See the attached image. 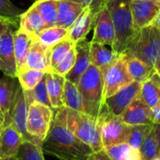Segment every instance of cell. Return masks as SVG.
I'll return each mask as SVG.
<instances>
[{
    "label": "cell",
    "instance_id": "1",
    "mask_svg": "<svg viewBox=\"0 0 160 160\" xmlns=\"http://www.w3.org/2000/svg\"><path fill=\"white\" fill-rule=\"evenodd\" d=\"M67 108L54 110L53 119L41 149L43 154L60 160H84L94 151L80 141L67 127Z\"/></svg>",
    "mask_w": 160,
    "mask_h": 160
},
{
    "label": "cell",
    "instance_id": "2",
    "mask_svg": "<svg viewBox=\"0 0 160 160\" xmlns=\"http://www.w3.org/2000/svg\"><path fill=\"white\" fill-rule=\"evenodd\" d=\"M130 0H107L114 27V42L112 47L117 54H123L138 34L129 8Z\"/></svg>",
    "mask_w": 160,
    "mask_h": 160
},
{
    "label": "cell",
    "instance_id": "3",
    "mask_svg": "<svg viewBox=\"0 0 160 160\" xmlns=\"http://www.w3.org/2000/svg\"><path fill=\"white\" fill-rule=\"evenodd\" d=\"M82 96L85 113L98 118L104 107V74L94 65H90L77 84Z\"/></svg>",
    "mask_w": 160,
    "mask_h": 160
},
{
    "label": "cell",
    "instance_id": "4",
    "mask_svg": "<svg viewBox=\"0 0 160 160\" xmlns=\"http://www.w3.org/2000/svg\"><path fill=\"white\" fill-rule=\"evenodd\" d=\"M67 127L82 142L87 144L94 153L103 150L98 119L83 112L67 108Z\"/></svg>",
    "mask_w": 160,
    "mask_h": 160
},
{
    "label": "cell",
    "instance_id": "5",
    "mask_svg": "<svg viewBox=\"0 0 160 160\" xmlns=\"http://www.w3.org/2000/svg\"><path fill=\"white\" fill-rule=\"evenodd\" d=\"M123 54L135 57L154 68L160 59V32L152 25L140 29Z\"/></svg>",
    "mask_w": 160,
    "mask_h": 160
},
{
    "label": "cell",
    "instance_id": "6",
    "mask_svg": "<svg viewBox=\"0 0 160 160\" xmlns=\"http://www.w3.org/2000/svg\"><path fill=\"white\" fill-rule=\"evenodd\" d=\"M53 115L54 110L43 104L33 102L28 106L26 130L40 147L48 135Z\"/></svg>",
    "mask_w": 160,
    "mask_h": 160
},
{
    "label": "cell",
    "instance_id": "7",
    "mask_svg": "<svg viewBox=\"0 0 160 160\" xmlns=\"http://www.w3.org/2000/svg\"><path fill=\"white\" fill-rule=\"evenodd\" d=\"M98 119L103 149L126 142L131 126L124 123L120 116H113L104 110Z\"/></svg>",
    "mask_w": 160,
    "mask_h": 160
},
{
    "label": "cell",
    "instance_id": "8",
    "mask_svg": "<svg viewBox=\"0 0 160 160\" xmlns=\"http://www.w3.org/2000/svg\"><path fill=\"white\" fill-rule=\"evenodd\" d=\"M134 82L129 75L125 54H120L116 62L104 74V99Z\"/></svg>",
    "mask_w": 160,
    "mask_h": 160
},
{
    "label": "cell",
    "instance_id": "9",
    "mask_svg": "<svg viewBox=\"0 0 160 160\" xmlns=\"http://www.w3.org/2000/svg\"><path fill=\"white\" fill-rule=\"evenodd\" d=\"M142 82H132L104 101L103 110L113 116H121L128 107L140 96Z\"/></svg>",
    "mask_w": 160,
    "mask_h": 160
},
{
    "label": "cell",
    "instance_id": "10",
    "mask_svg": "<svg viewBox=\"0 0 160 160\" xmlns=\"http://www.w3.org/2000/svg\"><path fill=\"white\" fill-rule=\"evenodd\" d=\"M22 142V137L13 123L11 116H7L4 124L0 127V159L14 158Z\"/></svg>",
    "mask_w": 160,
    "mask_h": 160
},
{
    "label": "cell",
    "instance_id": "11",
    "mask_svg": "<svg viewBox=\"0 0 160 160\" xmlns=\"http://www.w3.org/2000/svg\"><path fill=\"white\" fill-rule=\"evenodd\" d=\"M93 29L94 35L91 41L112 47L115 33L111 13L107 7V0H102L100 4Z\"/></svg>",
    "mask_w": 160,
    "mask_h": 160
},
{
    "label": "cell",
    "instance_id": "12",
    "mask_svg": "<svg viewBox=\"0 0 160 160\" xmlns=\"http://www.w3.org/2000/svg\"><path fill=\"white\" fill-rule=\"evenodd\" d=\"M102 0L97 1L95 4L87 6L83 8L72 26L68 29V38L76 43L77 41L86 38V36L94 28L96 17Z\"/></svg>",
    "mask_w": 160,
    "mask_h": 160
},
{
    "label": "cell",
    "instance_id": "13",
    "mask_svg": "<svg viewBox=\"0 0 160 160\" xmlns=\"http://www.w3.org/2000/svg\"><path fill=\"white\" fill-rule=\"evenodd\" d=\"M17 30L14 27L8 28L0 37V70L4 75L17 78V64L13 49V33Z\"/></svg>",
    "mask_w": 160,
    "mask_h": 160
},
{
    "label": "cell",
    "instance_id": "14",
    "mask_svg": "<svg viewBox=\"0 0 160 160\" xmlns=\"http://www.w3.org/2000/svg\"><path fill=\"white\" fill-rule=\"evenodd\" d=\"M129 8L134 24L139 30L151 25L160 11V3L149 0H130Z\"/></svg>",
    "mask_w": 160,
    "mask_h": 160
},
{
    "label": "cell",
    "instance_id": "15",
    "mask_svg": "<svg viewBox=\"0 0 160 160\" xmlns=\"http://www.w3.org/2000/svg\"><path fill=\"white\" fill-rule=\"evenodd\" d=\"M51 54L52 48L45 47L36 39L26 55L22 68L36 69L45 73L52 72Z\"/></svg>",
    "mask_w": 160,
    "mask_h": 160
},
{
    "label": "cell",
    "instance_id": "16",
    "mask_svg": "<svg viewBox=\"0 0 160 160\" xmlns=\"http://www.w3.org/2000/svg\"><path fill=\"white\" fill-rule=\"evenodd\" d=\"M76 48V59L73 68L66 75V80L71 82L74 84H78L80 78L86 71L91 65L90 59V41L86 38L81 39L75 43Z\"/></svg>",
    "mask_w": 160,
    "mask_h": 160
},
{
    "label": "cell",
    "instance_id": "17",
    "mask_svg": "<svg viewBox=\"0 0 160 160\" xmlns=\"http://www.w3.org/2000/svg\"><path fill=\"white\" fill-rule=\"evenodd\" d=\"M27 109H28V107L25 102L23 91L20 85V87L17 91L16 97H15L13 106L10 111V116H11V119H12L13 123L15 124L18 131L22 135L23 142H33L34 144H36L35 140L28 134V132L26 130Z\"/></svg>",
    "mask_w": 160,
    "mask_h": 160
},
{
    "label": "cell",
    "instance_id": "18",
    "mask_svg": "<svg viewBox=\"0 0 160 160\" xmlns=\"http://www.w3.org/2000/svg\"><path fill=\"white\" fill-rule=\"evenodd\" d=\"M124 123L128 126L152 125L151 109L139 98H136L120 116Z\"/></svg>",
    "mask_w": 160,
    "mask_h": 160
},
{
    "label": "cell",
    "instance_id": "19",
    "mask_svg": "<svg viewBox=\"0 0 160 160\" xmlns=\"http://www.w3.org/2000/svg\"><path fill=\"white\" fill-rule=\"evenodd\" d=\"M120 55L109 49L106 45L90 41V59L91 64L101 70L103 74L116 62Z\"/></svg>",
    "mask_w": 160,
    "mask_h": 160
},
{
    "label": "cell",
    "instance_id": "20",
    "mask_svg": "<svg viewBox=\"0 0 160 160\" xmlns=\"http://www.w3.org/2000/svg\"><path fill=\"white\" fill-rule=\"evenodd\" d=\"M19 87L20 83L17 78L4 75L0 79V110L5 114V117L10 115Z\"/></svg>",
    "mask_w": 160,
    "mask_h": 160
},
{
    "label": "cell",
    "instance_id": "21",
    "mask_svg": "<svg viewBox=\"0 0 160 160\" xmlns=\"http://www.w3.org/2000/svg\"><path fill=\"white\" fill-rule=\"evenodd\" d=\"M139 98L151 110L160 103V77L155 72L143 82H142Z\"/></svg>",
    "mask_w": 160,
    "mask_h": 160
},
{
    "label": "cell",
    "instance_id": "22",
    "mask_svg": "<svg viewBox=\"0 0 160 160\" xmlns=\"http://www.w3.org/2000/svg\"><path fill=\"white\" fill-rule=\"evenodd\" d=\"M35 40H36V37L22 31L20 28L14 31L13 49H14V55H15L18 70H20L24 66L26 55Z\"/></svg>",
    "mask_w": 160,
    "mask_h": 160
},
{
    "label": "cell",
    "instance_id": "23",
    "mask_svg": "<svg viewBox=\"0 0 160 160\" xmlns=\"http://www.w3.org/2000/svg\"><path fill=\"white\" fill-rule=\"evenodd\" d=\"M83 8L84 7L80 3L71 0H59L56 25L68 30L82 13Z\"/></svg>",
    "mask_w": 160,
    "mask_h": 160
},
{
    "label": "cell",
    "instance_id": "24",
    "mask_svg": "<svg viewBox=\"0 0 160 160\" xmlns=\"http://www.w3.org/2000/svg\"><path fill=\"white\" fill-rule=\"evenodd\" d=\"M19 28L34 37L46 28V24L34 4L20 17Z\"/></svg>",
    "mask_w": 160,
    "mask_h": 160
},
{
    "label": "cell",
    "instance_id": "25",
    "mask_svg": "<svg viewBox=\"0 0 160 160\" xmlns=\"http://www.w3.org/2000/svg\"><path fill=\"white\" fill-rule=\"evenodd\" d=\"M66 78L54 72L46 73L47 90L52 110L63 108V93Z\"/></svg>",
    "mask_w": 160,
    "mask_h": 160
},
{
    "label": "cell",
    "instance_id": "26",
    "mask_svg": "<svg viewBox=\"0 0 160 160\" xmlns=\"http://www.w3.org/2000/svg\"><path fill=\"white\" fill-rule=\"evenodd\" d=\"M126 59L128 70L134 82H143L155 72V68L153 67L148 66L144 62L135 57L126 56Z\"/></svg>",
    "mask_w": 160,
    "mask_h": 160
},
{
    "label": "cell",
    "instance_id": "27",
    "mask_svg": "<svg viewBox=\"0 0 160 160\" xmlns=\"http://www.w3.org/2000/svg\"><path fill=\"white\" fill-rule=\"evenodd\" d=\"M68 34V29L58 25H53L51 27H46L36 37V39L45 47L52 48L54 45L67 38Z\"/></svg>",
    "mask_w": 160,
    "mask_h": 160
},
{
    "label": "cell",
    "instance_id": "28",
    "mask_svg": "<svg viewBox=\"0 0 160 160\" xmlns=\"http://www.w3.org/2000/svg\"><path fill=\"white\" fill-rule=\"evenodd\" d=\"M112 160H143L139 150L129 146L128 143H120L103 149Z\"/></svg>",
    "mask_w": 160,
    "mask_h": 160
},
{
    "label": "cell",
    "instance_id": "29",
    "mask_svg": "<svg viewBox=\"0 0 160 160\" xmlns=\"http://www.w3.org/2000/svg\"><path fill=\"white\" fill-rule=\"evenodd\" d=\"M63 106L69 110L83 112L82 96L76 84L66 80L63 93Z\"/></svg>",
    "mask_w": 160,
    "mask_h": 160
},
{
    "label": "cell",
    "instance_id": "30",
    "mask_svg": "<svg viewBox=\"0 0 160 160\" xmlns=\"http://www.w3.org/2000/svg\"><path fill=\"white\" fill-rule=\"evenodd\" d=\"M59 0H38L34 3L40 13L46 27L57 24Z\"/></svg>",
    "mask_w": 160,
    "mask_h": 160
},
{
    "label": "cell",
    "instance_id": "31",
    "mask_svg": "<svg viewBox=\"0 0 160 160\" xmlns=\"http://www.w3.org/2000/svg\"><path fill=\"white\" fill-rule=\"evenodd\" d=\"M23 91L24 98L27 107L33 103V102H38L40 104H43L45 106H48L52 108L49 95H48V90H47V83H46V74L43 77V79L36 85L32 90L29 91Z\"/></svg>",
    "mask_w": 160,
    "mask_h": 160
},
{
    "label": "cell",
    "instance_id": "32",
    "mask_svg": "<svg viewBox=\"0 0 160 160\" xmlns=\"http://www.w3.org/2000/svg\"><path fill=\"white\" fill-rule=\"evenodd\" d=\"M45 74V72L39 70L22 68L20 70H18L17 79L22 90L29 91L32 90L36 85H38V83L43 79Z\"/></svg>",
    "mask_w": 160,
    "mask_h": 160
},
{
    "label": "cell",
    "instance_id": "33",
    "mask_svg": "<svg viewBox=\"0 0 160 160\" xmlns=\"http://www.w3.org/2000/svg\"><path fill=\"white\" fill-rule=\"evenodd\" d=\"M140 153L143 160H152L157 158L158 155V147L157 142V133H156V124L152 126L149 132L145 136L142 144L140 149Z\"/></svg>",
    "mask_w": 160,
    "mask_h": 160
},
{
    "label": "cell",
    "instance_id": "34",
    "mask_svg": "<svg viewBox=\"0 0 160 160\" xmlns=\"http://www.w3.org/2000/svg\"><path fill=\"white\" fill-rule=\"evenodd\" d=\"M154 124L152 125H141V126H133L130 128V131L128 135L126 143H128L132 148L139 150L141 149V146L142 144V142L149 132L150 128H152Z\"/></svg>",
    "mask_w": 160,
    "mask_h": 160
},
{
    "label": "cell",
    "instance_id": "35",
    "mask_svg": "<svg viewBox=\"0 0 160 160\" xmlns=\"http://www.w3.org/2000/svg\"><path fill=\"white\" fill-rule=\"evenodd\" d=\"M15 158L16 160H45L41 147L30 142H22Z\"/></svg>",
    "mask_w": 160,
    "mask_h": 160
},
{
    "label": "cell",
    "instance_id": "36",
    "mask_svg": "<svg viewBox=\"0 0 160 160\" xmlns=\"http://www.w3.org/2000/svg\"><path fill=\"white\" fill-rule=\"evenodd\" d=\"M74 45L75 43L67 38L52 48V54H51L52 71V68L68 53V52L74 47Z\"/></svg>",
    "mask_w": 160,
    "mask_h": 160
},
{
    "label": "cell",
    "instance_id": "37",
    "mask_svg": "<svg viewBox=\"0 0 160 160\" xmlns=\"http://www.w3.org/2000/svg\"><path fill=\"white\" fill-rule=\"evenodd\" d=\"M24 11L12 4L10 0H0V17L19 22L20 17Z\"/></svg>",
    "mask_w": 160,
    "mask_h": 160
},
{
    "label": "cell",
    "instance_id": "38",
    "mask_svg": "<svg viewBox=\"0 0 160 160\" xmlns=\"http://www.w3.org/2000/svg\"><path fill=\"white\" fill-rule=\"evenodd\" d=\"M75 59H76V48L74 45V47L68 52V53L52 68V72H54L60 76L66 77V75L73 68Z\"/></svg>",
    "mask_w": 160,
    "mask_h": 160
},
{
    "label": "cell",
    "instance_id": "39",
    "mask_svg": "<svg viewBox=\"0 0 160 160\" xmlns=\"http://www.w3.org/2000/svg\"><path fill=\"white\" fill-rule=\"evenodd\" d=\"M10 27H14V28L18 29L19 28V22H12V21H9V20H7V19L0 17V37Z\"/></svg>",
    "mask_w": 160,
    "mask_h": 160
},
{
    "label": "cell",
    "instance_id": "40",
    "mask_svg": "<svg viewBox=\"0 0 160 160\" xmlns=\"http://www.w3.org/2000/svg\"><path fill=\"white\" fill-rule=\"evenodd\" d=\"M152 120L154 124H160V103L153 110H151Z\"/></svg>",
    "mask_w": 160,
    "mask_h": 160
},
{
    "label": "cell",
    "instance_id": "41",
    "mask_svg": "<svg viewBox=\"0 0 160 160\" xmlns=\"http://www.w3.org/2000/svg\"><path fill=\"white\" fill-rule=\"evenodd\" d=\"M92 159L93 160H112L109 156L105 153L104 150H101L99 152H97V153H94L92 155Z\"/></svg>",
    "mask_w": 160,
    "mask_h": 160
},
{
    "label": "cell",
    "instance_id": "42",
    "mask_svg": "<svg viewBox=\"0 0 160 160\" xmlns=\"http://www.w3.org/2000/svg\"><path fill=\"white\" fill-rule=\"evenodd\" d=\"M71 1L80 3L81 5H82V6L85 8V7H87V6H90V5L95 4V3H96L97 1H98V0H71Z\"/></svg>",
    "mask_w": 160,
    "mask_h": 160
},
{
    "label": "cell",
    "instance_id": "43",
    "mask_svg": "<svg viewBox=\"0 0 160 160\" xmlns=\"http://www.w3.org/2000/svg\"><path fill=\"white\" fill-rule=\"evenodd\" d=\"M151 25L154 26V27H156L160 32V11L158 12V14L156 16V18L154 19V21L152 22Z\"/></svg>",
    "mask_w": 160,
    "mask_h": 160
},
{
    "label": "cell",
    "instance_id": "44",
    "mask_svg": "<svg viewBox=\"0 0 160 160\" xmlns=\"http://www.w3.org/2000/svg\"><path fill=\"white\" fill-rule=\"evenodd\" d=\"M156 133H157V142L158 147V155L160 156V124H156Z\"/></svg>",
    "mask_w": 160,
    "mask_h": 160
},
{
    "label": "cell",
    "instance_id": "45",
    "mask_svg": "<svg viewBox=\"0 0 160 160\" xmlns=\"http://www.w3.org/2000/svg\"><path fill=\"white\" fill-rule=\"evenodd\" d=\"M154 68H155V70H156V72L158 74V76L160 77V59L156 63V65H155V67H154Z\"/></svg>",
    "mask_w": 160,
    "mask_h": 160
},
{
    "label": "cell",
    "instance_id": "46",
    "mask_svg": "<svg viewBox=\"0 0 160 160\" xmlns=\"http://www.w3.org/2000/svg\"><path fill=\"white\" fill-rule=\"evenodd\" d=\"M5 114L3 113V112L0 110V127L4 124V122H5Z\"/></svg>",
    "mask_w": 160,
    "mask_h": 160
},
{
    "label": "cell",
    "instance_id": "47",
    "mask_svg": "<svg viewBox=\"0 0 160 160\" xmlns=\"http://www.w3.org/2000/svg\"><path fill=\"white\" fill-rule=\"evenodd\" d=\"M152 160H160V156H158L157 158H155L154 159H152Z\"/></svg>",
    "mask_w": 160,
    "mask_h": 160
},
{
    "label": "cell",
    "instance_id": "48",
    "mask_svg": "<svg viewBox=\"0 0 160 160\" xmlns=\"http://www.w3.org/2000/svg\"><path fill=\"white\" fill-rule=\"evenodd\" d=\"M0 160H16V158H8V159H0Z\"/></svg>",
    "mask_w": 160,
    "mask_h": 160
},
{
    "label": "cell",
    "instance_id": "49",
    "mask_svg": "<svg viewBox=\"0 0 160 160\" xmlns=\"http://www.w3.org/2000/svg\"><path fill=\"white\" fill-rule=\"evenodd\" d=\"M149 1H154V2H158V3H160V0H149Z\"/></svg>",
    "mask_w": 160,
    "mask_h": 160
},
{
    "label": "cell",
    "instance_id": "50",
    "mask_svg": "<svg viewBox=\"0 0 160 160\" xmlns=\"http://www.w3.org/2000/svg\"><path fill=\"white\" fill-rule=\"evenodd\" d=\"M84 160H93V159H92V157H91V158H87V159H84Z\"/></svg>",
    "mask_w": 160,
    "mask_h": 160
},
{
    "label": "cell",
    "instance_id": "51",
    "mask_svg": "<svg viewBox=\"0 0 160 160\" xmlns=\"http://www.w3.org/2000/svg\"><path fill=\"white\" fill-rule=\"evenodd\" d=\"M36 1H38V0H36Z\"/></svg>",
    "mask_w": 160,
    "mask_h": 160
}]
</instances>
